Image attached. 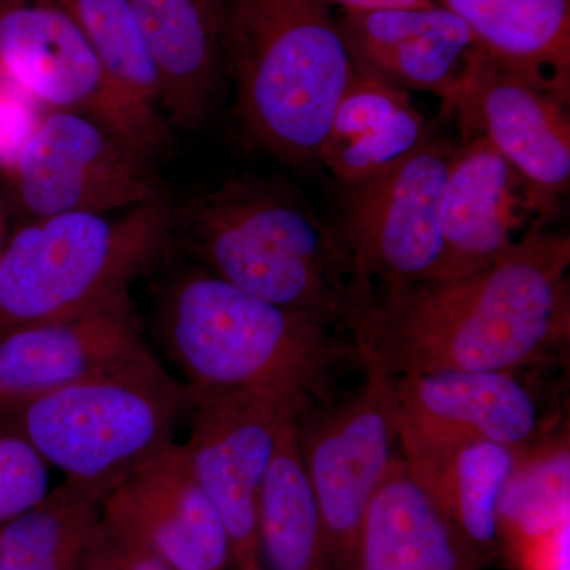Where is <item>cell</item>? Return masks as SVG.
Segmentation results:
<instances>
[{
	"label": "cell",
	"mask_w": 570,
	"mask_h": 570,
	"mask_svg": "<svg viewBox=\"0 0 570 570\" xmlns=\"http://www.w3.org/2000/svg\"><path fill=\"white\" fill-rule=\"evenodd\" d=\"M570 238L534 224L478 272L360 291L346 330L393 377L546 365L570 341Z\"/></svg>",
	"instance_id": "1"
},
{
	"label": "cell",
	"mask_w": 570,
	"mask_h": 570,
	"mask_svg": "<svg viewBox=\"0 0 570 570\" xmlns=\"http://www.w3.org/2000/svg\"><path fill=\"white\" fill-rule=\"evenodd\" d=\"M341 326L247 294L198 265L171 276L154 314L157 341L184 384L254 397L296 422L336 404L337 381L360 366Z\"/></svg>",
	"instance_id": "2"
},
{
	"label": "cell",
	"mask_w": 570,
	"mask_h": 570,
	"mask_svg": "<svg viewBox=\"0 0 570 570\" xmlns=\"http://www.w3.org/2000/svg\"><path fill=\"white\" fill-rule=\"evenodd\" d=\"M175 238L198 266L247 294L346 321L356 285L351 255L288 184L232 176L174 212Z\"/></svg>",
	"instance_id": "3"
},
{
	"label": "cell",
	"mask_w": 570,
	"mask_h": 570,
	"mask_svg": "<svg viewBox=\"0 0 570 570\" xmlns=\"http://www.w3.org/2000/svg\"><path fill=\"white\" fill-rule=\"evenodd\" d=\"M224 55L236 115L255 145L288 164L317 160L356 61L325 0H227Z\"/></svg>",
	"instance_id": "4"
},
{
	"label": "cell",
	"mask_w": 570,
	"mask_h": 570,
	"mask_svg": "<svg viewBox=\"0 0 570 570\" xmlns=\"http://www.w3.org/2000/svg\"><path fill=\"white\" fill-rule=\"evenodd\" d=\"M190 389L157 356L52 390L3 412L63 482L104 501L124 480L175 444Z\"/></svg>",
	"instance_id": "5"
},
{
	"label": "cell",
	"mask_w": 570,
	"mask_h": 570,
	"mask_svg": "<svg viewBox=\"0 0 570 570\" xmlns=\"http://www.w3.org/2000/svg\"><path fill=\"white\" fill-rule=\"evenodd\" d=\"M171 239L174 209L167 200L32 219L0 253V335L129 294L135 277L156 265Z\"/></svg>",
	"instance_id": "6"
},
{
	"label": "cell",
	"mask_w": 570,
	"mask_h": 570,
	"mask_svg": "<svg viewBox=\"0 0 570 570\" xmlns=\"http://www.w3.org/2000/svg\"><path fill=\"white\" fill-rule=\"evenodd\" d=\"M358 360L365 376L354 395L296 422L335 570H354L371 499L396 459L393 376L374 360Z\"/></svg>",
	"instance_id": "7"
},
{
	"label": "cell",
	"mask_w": 570,
	"mask_h": 570,
	"mask_svg": "<svg viewBox=\"0 0 570 570\" xmlns=\"http://www.w3.org/2000/svg\"><path fill=\"white\" fill-rule=\"evenodd\" d=\"M455 153L431 137L387 174L347 187L336 230L358 279L382 288L450 279L439 209Z\"/></svg>",
	"instance_id": "8"
},
{
	"label": "cell",
	"mask_w": 570,
	"mask_h": 570,
	"mask_svg": "<svg viewBox=\"0 0 570 570\" xmlns=\"http://www.w3.org/2000/svg\"><path fill=\"white\" fill-rule=\"evenodd\" d=\"M154 164L91 116L51 110L37 119L13 170L21 205L41 219L164 202Z\"/></svg>",
	"instance_id": "9"
},
{
	"label": "cell",
	"mask_w": 570,
	"mask_h": 570,
	"mask_svg": "<svg viewBox=\"0 0 570 570\" xmlns=\"http://www.w3.org/2000/svg\"><path fill=\"white\" fill-rule=\"evenodd\" d=\"M190 395L189 438L184 448L223 520L230 569L264 570L258 509L281 423L288 412L236 393L190 389Z\"/></svg>",
	"instance_id": "10"
},
{
	"label": "cell",
	"mask_w": 570,
	"mask_h": 570,
	"mask_svg": "<svg viewBox=\"0 0 570 570\" xmlns=\"http://www.w3.org/2000/svg\"><path fill=\"white\" fill-rule=\"evenodd\" d=\"M568 100L478 47L448 115L463 141L483 138L540 194L557 200L570 184Z\"/></svg>",
	"instance_id": "11"
},
{
	"label": "cell",
	"mask_w": 570,
	"mask_h": 570,
	"mask_svg": "<svg viewBox=\"0 0 570 570\" xmlns=\"http://www.w3.org/2000/svg\"><path fill=\"white\" fill-rule=\"evenodd\" d=\"M0 73L51 110L91 116L145 154L91 43L59 0L0 7Z\"/></svg>",
	"instance_id": "12"
},
{
	"label": "cell",
	"mask_w": 570,
	"mask_h": 570,
	"mask_svg": "<svg viewBox=\"0 0 570 570\" xmlns=\"http://www.w3.org/2000/svg\"><path fill=\"white\" fill-rule=\"evenodd\" d=\"M401 450L489 441L528 450L546 433L538 396L517 371H438L393 377Z\"/></svg>",
	"instance_id": "13"
},
{
	"label": "cell",
	"mask_w": 570,
	"mask_h": 570,
	"mask_svg": "<svg viewBox=\"0 0 570 570\" xmlns=\"http://www.w3.org/2000/svg\"><path fill=\"white\" fill-rule=\"evenodd\" d=\"M130 295L0 335V414L33 397L154 358Z\"/></svg>",
	"instance_id": "14"
},
{
	"label": "cell",
	"mask_w": 570,
	"mask_h": 570,
	"mask_svg": "<svg viewBox=\"0 0 570 570\" xmlns=\"http://www.w3.org/2000/svg\"><path fill=\"white\" fill-rule=\"evenodd\" d=\"M100 517L174 570H228L230 546L184 444H171L104 499Z\"/></svg>",
	"instance_id": "15"
},
{
	"label": "cell",
	"mask_w": 570,
	"mask_h": 570,
	"mask_svg": "<svg viewBox=\"0 0 570 570\" xmlns=\"http://www.w3.org/2000/svg\"><path fill=\"white\" fill-rule=\"evenodd\" d=\"M553 202L483 138L456 146L439 209L450 279L493 262L530 230L531 216L546 220Z\"/></svg>",
	"instance_id": "16"
},
{
	"label": "cell",
	"mask_w": 570,
	"mask_h": 570,
	"mask_svg": "<svg viewBox=\"0 0 570 570\" xmlns=\"http://www.w3.org/2000/svg\"><path fill=\"white\" fill-rule=\"evenodd\" d=\"M337 20L360 66L407 92L412 89L438 96L444 111L478 50L464 21L438 3L343 10Z\"/></svg>",
	"instance_id": "17"
},
{
	"label": "cell",
	"mask_w": 570,
	"mask_h": 570,
	"mask_svg": "<svg viewBox=\"0 0 570 570\" xmlns=\"http://www.w3.org/2000/svg\"><path fill=\"white\" fill-rule=\"evenodd\" d=\"M523 450L464 441L403 452V460L441 513L475 570L504 558L498 509Z\"/></svg>",
	"instance_id": "18"
},
{
	"label": "cell",
	"mask_w": 570,
	"mask_h": 570,
	"mask_svg": "<svg viewBox=\"0 0 570 570\" xmlns=\"http://www.w3.org/2000/svg\"><path fill=\"white\" fill-rule=\"evenodd\" d=\"M425 116L406 89L356 62L317 160L346 187L387 174L430 140Z\"/></svg>",
	"instance_id": "19"
},
{
	"label": "cell",
	"mask_w": 570,
	"mask_h": 570,
	"mask_svg": "<svg viewBox=\"0 0 570 570\" xmlns=\"http://www.w3.org/2000/svg\"><path fill=\"white\" fill-rule=\"evenodd\" d=\"M159 75L165 116L194 130L212 107L224 20L205 0H127Z\"/></svg>",
	"instance_id": "20"
},
{
	"label": "cell",
	"mask_w": 570,
	"mask_h": 570,
	"mask_svg": "<svg viewBox=\"0 0 570 570\" xmlns=\"http://www.w3.org/2000/svg\"><path fill=\"white\" fill-rule=\"evenodd\" d=\"M354 570H475L403 459L371 499Z\"/></svg>",
	"instance_id": "21"
},
{
	"label": "cell",
	"mask_w": 570,
	"mask_h": 570,
	"mask_svg": "<svg viewBox=\"0 0 570 570\" xmlns=\"http://www.w3.org/2000/svg\"><path fill=\"white\" fill-rule=\"evenodd\" d=\"M490 58L570 99V0H433Z\"/></svg>",
	"instance_id": "22"
},
{
	"label": "cell",
	"mask_w": 570,
	"mask_h": 570,
	"mask_svg": "<svg viewBox=\"0 0 570 570\" xmlns=\"http://www.w3.org/2000/svg\"><path fill=\"white\" fill-rule=\"evenodd\" d=\"M80 24L129 116L142 153L156 163L171 135L165 116L159 75L127 0H59Z\"/></svg>",
	"instance_id": "23"
},
{
	"label": "cell",
	"mask_w": 570,
	"mask_h": 570,
	"mask_svg": "<svg viewBox=\"0 0 570 570\" xmlns=\"http://www.w3.org/2000/svg\"><path fill=\"white\" fill-rule=\"evenodd\" d=\"M258 551L264 570H335L317 499L307 479L298 423L285 415L262 489Z\"/></svg>",
	"instance_id": "24"
},
{
	"label": "cell",
	"mask_w": 570,
	"mask_h": 570,
	"mask_svg": "<svg viewBox=\"0 0 570 570\" xmlns=\"http://www.w3.org/2000/svg\"><path fill=\"white\" fill-rule=\"evenodd\" d=\"M102 502L63 482L0 528V570H85Z\"/></svg>",
	"instance_id": "25"
},
{
	"label": "cell",
	"mask_w": 570,
	"mask_h": 570,
	"mask_svg": "<svg viewBox=\"0 0 570 570\" xmlns=\"http://www.w3.org/2000/svg\"><path fill=\"white\" fill-rule=\"evenodd\" d=\"M504 558L570 521L568 436L547 438L523 450L498 509Z\"/></svg>",
	"instance_id": "26"
},
{
	"label": "cell",
	"mask_w": 570,
	"mask_h": 570,
	"mask_svg": "<svg viewBox=\"0 0 570 570\" xmlns=\"http://www.w3.org/2000/svg\"><path fill=\"white\" fill-rule=\"evenodd\" d=\"M50 493L48 463L17 428L0 423V528Z\"/></svg>",
	"instance_id": "27"
},
{
	"label": "cell",
	"mask_w": 570,
	"mask_h": 570,
	"mask_svg": "<svg viewBox=\"0 0 570 570\" xmlns=\"http://www.w3.org/2000/svg\"><path fill=\"white\" fill-rule=\"evenodd\" d=\"M85 570H174L153 551L126 538L100 517L86 554Z\"/></svg>",
	"instance_id": "28"
},
{
	"label": "cell",
	"mask_w": 570,
	"mask_h": 570,
	"mask_svg": "<svg viewBox=\"0 0 570 570\" xmlns=\"http://www.w3.org/2000/svg\"><path fill=\"white\" fill-rule=\"evenodd\" d=\"M3 82L6 78L0 73V165L13 168L39 118L32 115L21 89L6 88Z\"/></svg>",
	"instance_id": "29"
},
{
	"label": "cell",
	"mask_w": 570,
	"mask_h": 570,
	"mask_svg": "<svg viewBox=\"0 0 570 570\" xmlns=\"http://www.w3.org/2000/svg\"><path fill=\"white\" fill-rule=\"evenodd\" d=\"M570 521L513 551L509 560L520 570H569Z\"/></svg>",
	"instance_id": "30"
},
{
	"label": "cell",
	"mask_w": 570,
	"mask_h": 570,
	"mask_svg": "<svg viewBox=\"0 0 570 570\" xmlns=\"http://www.w3.org/2000/svg\"><path fill=\"white\" fill-rule=\"evenodd\" d=\"M332 7H341V10L366 11L381 9H401V7L433 6V0H325Z\"/></svg>",
	"instance_id": "31"
},
{
	"label": "cell",
	"mask_w": 570,
	"mask_h": 570,
	"mask_svg": "<svg viewBox=\"0 0 570 570\" xmlns=\"http://www.w3.org/2000/svg\"><path fill=\"white\" fill-rule=\"evenodd\" d=\"M205 2L208 3V6L212 7V9L216 11V13L219 14V17L224 20L225 6H227V0H205Z\"/></svg>",
	"instance_id": "32"
},
{
	"label": "cell",
	"mask_w": 570,
	"mask_h": 570,
	"mask_svg": "<svg viewBox=\"0 0 570 570\" xmlns=\"http://www.w3.org/2000/svg\"><path fill=\"white\" fill-rule=\"evenodd\" d=\"M3 245H6V239H3V220L0 217V253H2Z\"/></svg>",
	"instance_id": "33"
}]
</instances>
